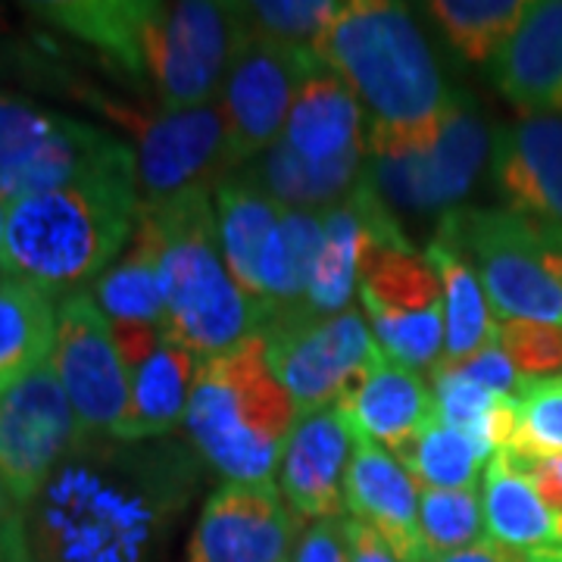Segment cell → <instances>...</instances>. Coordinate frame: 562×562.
Masks as SVG:
<instances>
[{
    "mask_svg": "<svg viewBox=\"0 0 562 562\" xmlns=\"http://www.w3.org/2000/svg\"><path fill=\"white\" fill-rule=\"evenodd\" d=\"M494 450L453 425H443L435 413L428 428L422 431L413 447H406L401 457V465L413 475L416 487H441V491H462L475 487L479 472Z\"/></svg>",
    "mask_w": 562,
    "mask_h": 562,
    "instance_id": "obj_32",
    "label": "cell"
},
{
    "mask_svg": "<svg viewBox=\"0 0 562 562\" xmlns=\"http://www.w3.org/2000/svg\"><path fill=\"white\" fill-rule=\"evenodd\" d=\"M319 69L325 66L316 50L247 38L220 94L235 169L257 160L284 135L301 85Z\"/></svg>",
    "mask_w": 562,
    "mask_h": 562,
    "instance_id": "obj_12",
    "label": "cell"
},
{
    "mask_svg": "<svg viewBox=\"0 0 562 562\" xmlns=\"http://www.w3.org/2000/svg\"><path fill=\"white\" fill-rule=\"evenodd\" d=\"M50 366L76 413L79 435H113L128 406V372L91 291H76L57 303Z\"/></svg>",
    "mask_w": 562,
    "mask_h": 562,
    "instance_id": "obj_13",
    "label": "cell"
},
{
    "mask_svg": "<svg viewBox=\"0 0 562 562\" xmlns=\"http://www.w3.org/2000/svg\"><path fill=\"white\" fill-rule=\"evenodd\" d=\"M94 301L106 319L160 322V232L147 213L138 216V228L120 260L94 281Z\"/></svg>",
    "mask_w": 562,
    "mask_h": 562,
    "instance_id": "obj_30",
    "label": "cell"
},
{
    "mask_svg": "<svg viewBox=\"0 0 562 562\" xmlns=\"http://www.w3.org/2000/svg\"><path fill=\"white\" fill-rule=\"evenodd\" d=\"M506 450L513 453V460L525 472V479L535 484L541 501L557 516H562V453H557V457H525L513 447H506Z\"/></svg>",
    "mask_w": 562,
    "mask_h": 562,
    "instance_id": "obj_43",
    "label": "cell"
},
{
    "mask_svg": "<svg viewBox=\"0 0 562 562\" xmlns=\"http://www.w3.org/2000/svg\"><path fill=\"white\" fill-rule=\"evenodd\" d=\"M0 562H32L25 522L10 528V531H0Z\"/></svg>",
    "mask_w": 562,
    "mask_h": 562,
    "instance_id": "obj_46",
    "label": "cell"
},
{
    "mask_svg": "<svg viewBox=\"0 0 562 562\" xmlns=\"http://www.w3.org/2000/svg\"><path fill=\"white\" fill-rule=\"evenodd\" d=\"M357 443L341 409L301 413L279 462V491L301 522L344 519V479Z\"/></svg>",
    "mask_w": 562,
    "mask_h": 562,
    "instance_id": "obj_16",
    "label": "cell"
},
{
    "mask_svg": "<svg viewBox=\"0 0 562 562\" xmlns=\"http://www.w3.org/2000/svg\"><path fill=\"white\" fill-rule=\"evenodd\" d=\"M322 250V210H284L262 247L260 301L266 313L297 310Z\"/></svg>",
    "mask_w": 562,
    "mask_h": 562,
    "instance_id": "obj_29",
    "label": "cell"
},
{
    "mask_svg": "<svg viewBox=\"0 0 562 562\" xmlns=\"http://www.w3.org/2000/svg\"><path fill=\"white\" fill-rule=\"evenodd\" d=\"M79 438V422L50 362L0 394V482L22 509L44 491Z\"/></svg>",
    "mask_w": 562,
    "mask_h": 562,
    "instance_id": "obj_14",
    "label": "cell"
},
{
    "mask_svg": "<svg viewBox=\"0 0 562 562\" xmlns=\"http://www.w3.org/2000/svg\"><path fill=\"white\" fill-rule=\"evenodd\" d=\"M110 331H113V344L120 350V360L128 375L150 360L160 350V344L166 341V328L160 322L110 319Z\"/></svg>",
    "mask_w": 562,
    "mask_h": 562,
    "instance_id": "obj_41",
    "label": "cell"
},
{
    "mask_svg": "<svg viewBox=\"0 0 562 562\" xmlns=\"http://www.w3.org/2000/svg\"><path fill=\"white\" fill-rule=\"evenodd\" d=\"M494 147L479 103L457 91L441 120L422 128L369 125L362 181L391 213L447 216L472 191Z\"/></svg>",
    "mask_w": 562,
    "mask_h": 562,
    "instance_id": "obj_7",
    "label": "cell"
},
{
    "mask_svg": "<svg viewBox=\"0 0 562 562\" xmlns=\"http://www.w3.org/2000/svg\"><path fill=\"white\" fill-rule=\"evenodd\" d=\"M7 279V269H3V260H0V281Z\"/></svg>",
    "mask_w": 562,
    "mask_h": 562,
    "instance_id": "obj_50",
    "label": "cell"
},
{
    "mask_svg": "<svg viewBox=\"0 0 562 562\" xmlns=\"http://www.w3.org/2000/svg\"><path fill=\"white\" fill-rule=\"evenodd\" d=\"M519 401V438L513 450L525 457L562 453V375L531 379Z\"/></svg>",
    "mask_w": 562,
    "mask_h": 562,
    "instance_id": "obj_37",
    "label": "cell"
},
{
    "mask_svg": "<svg viewBox=\"0 0 562 562\" xmlns=\"http://www.w3.org/2000/svg\"><path fill=\"white\" fill-rule=\"evenodd\" d=\"M188 441L79 435L25 509L32 562H160L201 487Z\"/></svg>",
    "mask_w": 562,
    "mask_h": 562,
    "instance_id": "obj_1",
    "label": "cell"
},
{
    "mask_svg": "<svg viewBox=\"0 0 562 562\" xmlns=\"http://www.w3.org/2000/svg\"><path fill=\"white\" fill-rule=\"evenodd\" d=\"M76 94L132 132L140 206H157L194 188H213L235 172L220 101L191 110L138 113L94 88H76Z\"/></svg>",
    "mask_w": 562,
    "mask_h": 562,
    "instance_id": "obj_9",
    "label": "cell"
},
{
    "mask_svg": "<svg viewBox=\"0 0 562 562\" xmlns=\"http://www.w3.org/2000/svg\"><path fill=\"white\" fill-rule=\"evenodd\" d=\"M535 557H541L543 562H562V550H557V553H535Z\"/></svg>",
    "mask_w": 562,
    "mask_h": 562,
    "instance_id": "obj_49",
    "label": "cell"
},
{
    "mask_svg": "<svg viewBox=\"0 0 562 562\" xmlns=\"http://www.w3.org/2000/svg\"><path fill=\"white\" fill-rule=\"evenodd\" d=\"M487 76L525 116H562V0L531 3Z\"/></svg>",
    "mask_w": 562,
    "mask_h": 562,
    "instance_id": "obj_20",
    "label": "cell"
},
{
    "mask_svg": "<svg viewBox=\"0 0 562 562\" xmlns=\"http://www.w3.org/2000/svg\"><path fill=\"white\" fill-rule=\"evenodd\" d=\"M443 244L472 260L503 319L562 325V228L513 210L457 206L438 225Z\"/></svg>",
    "mask_w": 562,
    "mask_h": 562,
    "instance_id": "obj_8",
    "label": "cell"
},
{
    "mask_svg": "<svg viewBox=\"0 0 562 562\" xmlns=\"http://www.w3.org/2000/svg\"><path fill=\"white\" fill-rule=\"evenodd\" d=\"M281 140L306 162H328L366 157L362 106L357 94L335 72L319 69L303 81Z\"/></svg>",
    "mask_w": 562,
    "mask_h": 562,
    "instance_id": "obj_21",
    "label": "cell"
},
{
    "mask_svg": "<svg viewBox=\"0 0 562 562\" xmlns=\"http://www.w3.org/2000/svg\"><path fill=\"white\" fill-rule=\"evenodd\" d=\"M57 341V306L29 281H0V394L50 362Z\"/></svg>",
    "mask_w": 562,
    "mask_h": 562,
    "instance_id": "obj_26",
    "label": "cell"
},
{
    "mask_svg": "<svg viewBox=\"0 0 562 562\" xmlns=\"http://www.w3.org/2000/svg\"><path fill=\"white\" fill-rule=\"evenodd\" d=\"M491 172L506 210L562 228V116H522L501 125Z\"/></svg>",
    "mask_w": 562,
    "mask_h": 562,
    "instance_id": "obj_18",
    "label": "cell"
},
{
    "mask_svg": "<svg viewBox=\"0 0 562 562\" xmlns=\"http://www.w3.org/2000/svg\"><path fill=\"white\" fill-rule=\"evenodd\" d=\"M482 522V497L475 487H462V491L422 487L419 491V538L425 562L479 543Z\"/></svg>",
    "mask_w": 562,
    "mask_h": 562,
    "instance_id": "obj_35",
    "label": "cell"
},
{
    "mask_svg": "<svg viewBox=\"0 0 562 562\" xmlns=\"http://www.w3.org/2000/svg\"><path fill=\"white\" fill-rule=\"evenodd\" d=\"M22 522H25V509L13 501V494L0 482V531H10Z\"/></svg>",
    "mask_w": 562,
    "mask_h": 562,
    "instance_id": "obj_47",
    "label": "cell"
},
{
    "mask_svg": "<svg viewBox=\"0 0 562 562\" xmlns=\"http://www.w3.org/2000/svg\"><path fill=\"white\" fill-rule=\"evenodd\" d=\"M366 316L372 322V331L382 344V350L394 362L406 369H435L441 362V347L447 338L443 322V303L425 310V313H387L382 306L362 303Z\"/></svg>",
    "mask_w": 562,
    "mask_h": 562,
    "instance_id": "obj_36",
    "label": "cell"
},
{
    "mask_svg": "<svg viewBox=\"0 0 562 562\" xmlns=\"http://www.w3.org/2000/svg\"><path fill=\"white\" fill-rule=\"evenodd\" d=\"M350 519L382 535L401 562H425L419 538V487L413 475L379 443L357 438L344 479Z\"/></svg>",
    "mask_w": 562,
    "mask_h": 562,
    "instance_id": "obj_19",
    "label": "cell"
},
{
    "mask_svg": "<svg viewBox=\"0 0 562 562\" xmlns=\"http://www.w3.org/2000/svg\"><path fill=\"white\" fill-rule=\"evenodd\" d=\"M316 57L369 106L375 125L422 128L441 120L457 98L413 13L401 3H341L316 41Z\"/></svg>",
    "mask_w": 562,
    "mask_h": 562,
    "instance_id": "obj_5",
    "label": "cell"
},
{
    "mask_svg": "<svg viewBox=\"0 0 562 562\" xmlns=\"http://www.w3.org/2000/svg\"><path fill=\"white\" fill-rule=\"evenodd\" d=\"M497 341L525 379H553V372H562V325L503 319Z\"/></svg>",
    "mask_w": 562,
    "mask_h": 562,
    "instance_id": "obj_38",
    "label": "cell"
},
{
    "mask_svg": "<svg viewBox=\"0 0 562 562\" xmlns=\"http://www.w3.org/2000/svg\"><path fill=\"white\" fill-rule=\"evenodd\" d=\"M428 562H543L541 557L535 553H519V550H509V547H501L494 541H479L465 550H457V553H447V557H438V560Z\"/></svg>",
    "mask_w": 562,
    "mask_h": 562,
    "instance_id": "obj_45",
    "label": "cell"
},
{
    "mask_svg": "<svg viewBox=\"0 0 562 562\" xmlns=\"http://www.w3.org/2000/svg\"><path fill=\"white\" fill-rule=\"evenodd\" d=\"M353 438L384 447L401 457L435 419V394L422 372L394 362L382 347L366 360L335 403Z\"/></svg>",
    "mask_w": 562,
    "mask_h": 562,
    "instance_id": "obj_17",
    "label": "cell"
},
{
    "mask_svg": "<svg viewBox=\"0 0 562 562\" xmlns=\"http://www.w3.org/2000/svg\"><path fill=\"white\" fill-rule=\"evenodd\" d=\"M291 562H347L344 519H322L306 525L291 550Z\"/></svg>",
    "mask_w": 562,
    "mask_h": 562,
    "instance_id": "obj_42",
    "label": "cell"
},
{
    "mask_svg": "<svg viewBox=\"0 0 562 562\" xmlns=\"http://www.w3.org/2000/svg\"><path fill=\"white\" fill-rule=\"evenodd\" d=\"M13 79L50 81L54 88L57 85H69V79L54 66V60L32 54L29 47H22L20 41L10 38L7 32H0V85H7V81ZM0 94H7V91L0 88Z\"/></svg>",
    "mask_w": 562,
    "mask_h": 562,
    "instance_id": "obj_40",
    "label": "cell"
},
{
    "mask_svg": "<svg viewBox=\"0 0 562 562\" xmlns=\"http://www.w3.org/2000/svg\"><path fill=\"white\" fill-rule=\"evenodd\" d=\"M132 162V144L98 125L0 94V188L10 201Z\"/></svg>",
    "mask_w": 562,
    "mask_h": 562,
    "instance_id": "obj_10",
    "label": "cell"
},
{
    "mask_svg": "<svg viewBox=\"0 0 562 562\" xmlns=\"http://www.w3.org/2000/svg\"><path fill=\"white\" fill-rule=\"evenodd\" d=\"M484 528L491 541L519 553H557L562 550V516H557L535 484L525 479L509 450H497L482 491Z\"/></svg>",
    "mask_w": 562,
    "mask_h": 562,
    "instance_id": "obj_23",
    "label": "cell"
},
{
    "mask_svg": "<svg viewBox=\"0 0 562 562\" xmlns=\"http://www.w3.org/2000/svg\"><path fill=\"white\" fill-rule=\"evenodd\" d=\"M138 216L135 162L13 198L0 235L7 279L29 281L60 301L85 291L120 260Z\"/></svg>",
    "mask_w": 562,
    "mask_h": 562,
    "instance_id": "obj_3",
    "label": "cell"
},
{
    "mask_svg": "<svg viewBox=\"0 0 562 562\" xmlns=\"http://www.w3.org/2000/svg\"><path fill=\"white\" fill-rule=\"evenodd\" d=\"M201 360L176 341L160 344V350L128 375V406L113 438L120 441H154L166 438L188 416Z\"/></svg>",
    "mask_w": 562,
    "mask_h": 562,
    "instance_id": "obj_22",
    "label": "cell"
},
{
    "mask_svg": "<svg viewBox=\"0 0 562 562\" xmlns=\"http://www.w3.org/2000/svg\"><path fill=\"white\" fill-rule=\"evenodd\" d=\"M344 541H347V562H401L379 531H372L357 519H344Z\"/></svg>",
    "mask_w": 562,
    "mask_h": 562,
    "instance_id": "obj_44",
    "label": "cell"
},
{
    "mask_svg": "<svg viewBox=\"0 0 562 562\" xmlns=\"http://www.w3.org/2000/svg\"><path fill=\"white\" fill-rule=\"evenodd\" d=\"M525 0H431L428 13L462 60L491 63L528 16Z\"/></svg>",
    "mask_w": 562,
    "mask_h": 562,
    "instance_id": "obj_33",
    "label": "cell"
},
{
    "mask_svg": "<svg viewBox=\"0 0 562 562\" xmlns=\"http://www.w3.org/2000/svg\"><path fill=\"white\" fill-rule=\"evenodd\" d=\"M235 7L247 38L297 50H316V41L341 10L335 0H254Z\"/></svg>",
    "mask_w": 562,
    "mask_h": 562,
    "instance_id": "obj_34",
    "label": "cell"
},
{
    "mask_svg": "<svg viewBox=\"0 0 562 562\" xmlns=\"http://www.w3.org/2000/svg\"><path fill=\"white\" fill-rule=\"evenodd\" d=\"M213 206L220 225V244L232 279L250 301H260L262 247L279 225L284 206L272 201L247 169H235L213 184Z\"/></svg>",
    "mask_w": 562,
    "mask_h": 562,
    "instance_id": "obj_24",
    "label": "cell"
},
{
    "mask_svg": "<svg viewBox=\"0 0 562 562\" xmlns=\"http://www.w3.org/2000/svg\"><path fill=\"white\" fill-rule=\"evenodd\" d=\"M301 519L276 484L222 482L206 503L188 562H291Z\"/></svg>",
    "mask_w": 562,
    "mask_h": 562,
    "instance_id": "obj_15",
    "label": "cell"
},
{
    "mask_svg": "<svg viewBox=\"0 0 562 562\" xmlns=\"http://www.w3.org/2000/svg\"><path fill=\"white\" fill-rule=\"evenodd\" d=\"M250 179L284 210H328L341 203L362 179L366 157L316 166L297 157L284 140H276L266 154L244 166Z\"/></svg>",
    "mask_w": 562,
    "mask_h": 562,
    "instance_id": "obj_27",
    "label": "cell"
},
{
    "mask_svg": "<svg viewBox=\"0 0 562 562\" xmlns=\"http://www.w3.org/2000/svg\"><path fill=\"white\" fill-rule=\"evenodd\" d=\"M360 297L387 313H425L443 303V284L435 266L416 250H394L372 241L362 260Z\"/></svg>",
    "mask_w": 562,
    "mask_h": 562,
    "instance_id": "obj_31",
    "label": "cell"
},
{
    "mask_svg": "<svg viewBox=\"0 0 562 562\" xmlns=\"http://www.w3.org/2000/svg\"><path fill=\"white\" fill-rule=\"evenodd\" d=\"M160 232L162 328L198 360L220 357L260 335L266 306L250 301L222 257L213 188H194L140 206Z\"/></svg>",
    "mask_w": 562,
    "mask_h": 562,
    "instance_id": "obj_4",
    "label": "cell"
},
{
    "mask_svg": "<svg viewBox=\"0 0 562 562\" xmlns=\"http://www.w3.org/2000/svg\"><path fill=\"white\" fill-rule=\"evenodd\" d=\"M431 372L457 375V379L479 384V387L491 391V394H501V397H519L525 391V384L531 382V379H525L522 372L513 366V360L503 353L501 341L484 347L482 353H475V357H469V360L438 362Z\"/></svg>",
    "mask_w": 562,
    "mask_h": 562,
    "instance_id": "obj_39",
    "label": "cell"
},
{
    "mask_svg": "<svg viewBox=\"0 0 562 562\" xmlns=\"http://www.w3.org/2000/svg\"><path fill=\"white\" fill-rule=\"evenodd\" d=\"M294 422L297 406L266 360L262 335L201 360L184 431L225 482H272Z\"/></svg>",
    "mask_w": 562,
    "mask_h": 562,
    "instance_id": "obj_6",
    "label": "cell"
},
{
    "mask_svg": "<svg viewBox=\"0 0 562 562\" xmlns=\"http://www.w3.org/2000/svg\"><path fill=\"white\" fill-rule=\"evenodd\" d=\"M375 241L362 216L357 194L350 191L341 203L322 210V250L306 288V310L316 316H338L347 310L362 279V260Z\"/></svg>",
    "mask_w": 562,
    "mask_h": 562,
    "instance_id": "obj_25",
    "label": "cell"
},
{
    "mask_svg": "<svg viewBox=\"0 0 562 562\" xmlns=\"http://www.w3.org/2000/svg\"><path fill=\"white\" fill-rule=\"evenodd\" d=\"M35 20L88 44L101 63L147 88L162 110L220 101L247 44L235 3L210 0H54L29 3Z\"/></svg>",
    "mask_w": 562,
    "mask_h": 562,
    "instance_id": "obj_2",
    "label": "cell"
},
{
    "mask_svg": "<svg viewBox=\"0 0 562 562\" xmlns=\"http://www.w3.org/2000/svg\"><path fill=\"white\" fill-rule=\"evenodd\" d=\"M266 360L301 413L338 403L341 391L379 350L357 310L316 316L306 306L266 313Z\"/></svg>",
    "mask_w": 562,
    "mask_h": 562,
    "instance_id": "obj_11",
    "label": "cell"
},
{
    "mask_svg": "<svg viewBox=\"0 0 562 562\" xmlns=\"http://www.w3.org/2000/svg\"><path fill=\"white\" fill-rule=\"evenodd\" d=\"M425 260L435 266L443 284V322H447V338H443L441 362H460L482 353L484 347L497 344L501 325L494 322V310L487 303L482 281L475 276L472 262L453 250L441 238H431L425 247Z\"/></svg>",
    "mask_w": 562,
    "mask_h": 562,
    "instance_id": "obj_28",
    "label": "cell"
},
{
    "mask_svg": "<svg viewBox=\"0 0 562 562\" xmlns=\"http://www.w3.org/2000/svg\"><path fill=\"white\" fill-rule=\"evenodd\" d=\"M7 206H10V198L3 194V188H0V235H3V216H7Z\"/></svg>",
    "mask_w": 562,
    "mask_h": 562,
    "instance_id": "obj_48",
    "label": "cell"
}]
</instances>
